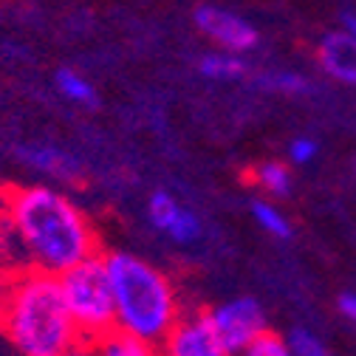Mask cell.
Masks as SVG:
<instances>
[{
  "instance_id": "obj_12",
  "label": "cell",
  "mask_w": 356,
  "mask_h": 356,
  "mask_svg": "<svg viewBox=\"0 0 356 356\" xmlns=\"http://www.w3.org/2000/svg\"><path fill=\"white\" fill-rule=\"evenodd\" d=\"M249 82L260 91L269 94H280V97H308L314 94V82L308 76H302L300 71H280V68H269V71H252Z\"/></svg>"
},
{
  "instance_id": "obj_11",
  "label": "cell",
  "mask_w": 356,
  "mask_h": 356,
  "mask_svg": "<svg viewBox=\"0 0 356 356\" xmlns=\"http://www.w3.org/2000/svg\"><path fill=\"white\" fill-rule=\"evenodd\" d=\"M198 74L212 82H243L252 76V65L243 54L215 49V51L198 57Z\"/></svg>"
},
{
  "instance_id": "obj_1",
  "label": "cell",
  "mask_w": 356,
  "mask_h": 356,
  "mask_svg": "<svg viewBox=\"0 0 356 356\" xmlns=\"http://www.w3.org/2000/svg\"><path fill=\"white\" fill-rule=\"evenodd\" d=\"M0 249L9 272L65 275L99 254L94 224L63 190L26 184L0 193Z\"/></svg>"
},
{
  "instance_id": "obj_10",
  "label": "cell",
  "mask_w": 356,
  "mask_h": 356,
  "mask_svg": "<svg viewBox=\"0 0 356 356\" xmlns=\"http://www.w3.org/2000/svg\"><path fill=\"white\" fill-rule=\"evenodd\" d=\"M20 159L31 170L49 175V178H57V181H65V184H76L82 178L79 159L54 145H26V147H20Z\"/></svg>"
},
{
  "instance_id": "obj_15",
  "label": "cell",
  "mask_w": 356,
  "mask_h": 356,
  "mask_svg": "<svg viewBox=\"0 0 356 356\" xmlns=\"http://www.w3.org/2000/svg\"><path fill=\"white\" fill-rule=\"evenodd\" d=\"M252 218H254V224L275 241H291L294 238V224L289 220V215L272 201H266V198L252 201Z\"/></svg>"
},
{
  "instance_id": "obj_13",
  "label": "cell",
  "mask_w": 356,
  "mask_h": 356,
  "mask_svg": "<svg viewBox=\"0 0 356 356\" xmlns=\"http://www.w3.org/2000/svg\"><path fill=\"white\" fill-rule=\"evenodd\" d=\"M94 353L97 356H161V348L147 339L130 337L124 331H111L94 342Z\"/></svg>"
},
{
  "instance_id": "obj_17",
  "label": "cell",
  "mask_w": 356,
  "mask_h": 356,
  "mask_svg": "<svg viewBox=\"0 0 356 356\" xmlns=\"http://www.w3.org/2000/svg\"><path fill=\"white\" fill-rule=\"evenodd\" d=\"M286 342H289L294 356H331L328 345L314 331H308V328H291Z\"/></svg>"
},
{
  "instance_id": "obj_23",
  "label": "cell",
  "mask_w": 356,
  "mask_h": 356,
  "mask_svg": "<svg viewBox=\"0 0 356 356\" xmlns=\"http://www.w3.org/2000/svg\"><path fill=\"white\" fill-rule=\"evenodd\" d=\"M12 272H9V266H6V260H3V249H0V283H3L6 277H9Z\"/></svg>"
},
{
  "instance_id": "obj_19",
  "label": "cell",
  "mask_w": 356,
  "mask_h": 356,
  "mask_svg": "<svg viewBox=\"0 0 356 356\" xmlns=\"http://www.w3.org/2000/svg\"><path fill=\"white\" fill-rule=\"evenodd\" d=\"M286 153H289V161L291 164H311L317 159V153H320V145H317V139H311V136H297V139H291L289 142V147H286Z\"/></svg>"
},
{
  "instance_id": "obj_8",
  "label": "cell",
  "mask_w": 356,
  "mask_h": 356,
  "mask_svg": "<svg viewBox=\"0 0 356 356\" xmlns=\"http://www.w3.org/2000/svg\"><path fill=\"white\" fill-rule=\"evenodd\" d=\"M147 220L153 224V229H159L161 235H167L172 243L178 246H190L198 243L204 238V224L201 218L184 207L175 195L156 190L147 198Z\"/></svg>"
},
{
  "instance_id": "obj_4",
  "label": "cell",
  "mask_w": 356,
  "mask_h": 356,
  "mask_svg": "<svg viewBox=\"0 0 356 356\" xmlns=\"http://www.w3.org/2000/svg\"><path fill=\"white\" fill-rule=\"evenodd\" d=\"M60 286L82 342L94 345L105 334L116 331V305L102 254L88 257L85 263L60 275Z\"/></svg>"
},
{
  "instance_id": "obj_7",
  "label": "cell",
  "mask_w": 356,
  "mask_h": 356,
  "mask_svg": "<svg viewBox=\"0 0 356 356\" xmlns=\"http://www.w3.org/2000/svg\"><path fill=\"white\" fill-rule=\"evenodd\" d=\"M161 356H232L215 331L207 311H190L181 314L172 331L161 339Z\"/></svg>"
},
{
  "instance_id": "obj_3",
  "label": "cell",
  "mask_w": 356,
  "mask_h": 356,
  "mask_svg": "<svg viewBox=\"0 0 356 356\" xmlns=\"http://www.w3.org/2000/svg\"><path fill=\"white\" fill-rule=\"evenodd\" d=\"M102 257L116 305V331L161 345L184 314L172 280L133 252H108Z\"/></svg>"
},
{
  "instance_id": "obj_9",
  "label": "cell",
  "mask_w": 356,
  "mask_h": 356,
  "mask_svg": "<svg viewBox=\"0 0 356 356\" xmlns=\"http://www.w3.org/2000/svg\"><path fill=\"white\" fill-rule=\"evenodd\" d=\"M317 60L331 79L348 88H356V37L353 34H348L345 29L328 31L317 46Z\"/></svg>"
},
{
  "instance_id": "obj_14",
  "label": "cell",
  "mask_w": 356,
  "mask_h": 356,
  "mask_svg": "<svg viewBox=\"0 0 356 356\" xmlns=\"http://www.w3.org/2000/svg\"><path fill=\"white\" fill-rule=\"evenodd\" d=\"M249 178L263 195H272V198H286L291 193V187H294L291 172H289V167L283 161H260L249 172Z\"/></svg>"
},
{
  "instance_id": "obj_18",
  "label": "cell",
  "mask_w": 356,
  "mask_h": 356,
  "mask_svg": "<svg viewBox=\"0 0 356 356\" xmlns=\"http://www.w3.org/2000/svg\"><path fill=\"white\" fill-rule=\"evenodd\" d=\"M235 356H294V353H291V348H289L286 337L266 331L260 339H254L249 348H243V350H241V353H235Z\"/></svg>"
},
{
  "instance_id": "obj_2",
  "label": "cell",
  "mask_w": 356,
  "mask_h": 356,
  "mask_svg": "<svg viewBox=\"0 0 356 356\" xmlns=\"http://www.w3.org/2000/svg\"><path fill=\"white\" fill-rule=\"evenodd\" d=\"M0 328L20 356H63L82 342L57 275L12 272L0 283Z\"/></svg>"
},
{
  "instance_id": "obj_16",
  "label": "cell",
  "mask_w": 356,
  "mask_h": 356,
  "mask_svg": "<svg viewBox=\"0 0 356 356\" xmlns=\"http://www.w3.org/2000/svg\"><path fill=\"white\" fill-rule=\"evenodd\" d=\"M54 85H57V91H60L68 102H74V105L94 108V105L99 102L97 88L88 82L82 74H76L74 68H60V71L54 74Z\"/></svg>"
},
{
  "instance_id": "obj_22",
  "label": "cell",
  "mask_w": 356,
  "mask_h": 356,
  "mask_svg": "<svg viewBox=\"0 0 356 356\" xmlns=\"http://www.w3.org/2000/svg\"><path fill=\"white\" fill-rule=\"evenodd\" d=\"M342 29L356 37V12H345V15H342Z\"/></svg>"
},
{
  "instance_id": "obj_20",
  "label": "cell",
  "mask_w": 356,
  "mask_h": 356,
  "mask_svg": "<svg viewBox=\"0 0 356 356\" xmlns=\"http://www.w3.org/2000/svg\"><path fill=\"white\" fill-rule=\"evenodd\" d=\"M337 308H339V314H342V317H348V320H353V323H356V291L339 294Z\"/></svg>"
},
{
  "instance_id": "obj_6",
  "label": "cell",
  "mask_w": 356,
  "mask_h": 356,
  "mask_svg": "<svg viewBox=\"0 0 356 356\" xmlns=\"http://www.w3.org/2000/svg\"><path fill=\"white\" fill-rule=\"evenodd\" d=\"M193 23L195 29L209 40L220 51H232V54H249L260 46V34L257 29L238 12L227 9V6H215V3H204L193 12Z\"/></svg>"
},
{
  "instance_id": "obj_5",
  "label": "cell",
  "mask_w": 356,
  "mask_h": 356,
  "mask_svg": "<svg viewBox=\"0 0 356 356\" xmlns=\"http://www.w3.org/2000/svg\"><path fill=\"white\" fill-rule=\"evenodd\" d=\"M209 320L215 325V331L220 334L224 345L235 353H241L243 348H249L254 339H260L266 331H269V317H266V308L260 305V300L254 297H232L212 305Z\"/></svg>"
},
{
  "instance_id": "obj_21",
  "label": "cell",
  "mask_w": 356,
  "mask_h": 356,
  "mask_svg": "<svg viewBox=\"0 0 356 356\" xmlns=\"http://www.w3.org/2000/svg\"><path fill=\"white\" fill-rule=\"evenodd\" d=\"M63 356H97L94 353V345L91 342H79V345H74L68 353H63Z\"/></svg>"
}]
</instances>
